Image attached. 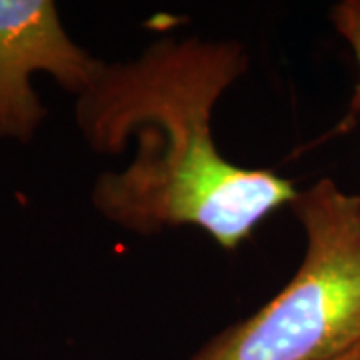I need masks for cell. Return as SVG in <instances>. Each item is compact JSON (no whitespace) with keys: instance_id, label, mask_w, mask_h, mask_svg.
I'll use <instances>...</instances> for the list:
<instances>
[{"instance_id":"6da1fadb","label":"cell","mask_w":360,"mask_h":360,"mask_svg":"<svg viewBox=\"0 0 360 360\" xmlns=\"http://www.w3.org/2000/svg\"><path fill=\"white\" fill-rule=\"evenodd\" d=\"M248 70L238 40L160 39L129 63H104L77 98V124L96 155L136 153L120 172L101 174L92 206L124 231L153 236L196 226L224 250L246 243L298 191L266 168L238 167L214 144L220 96Z\"/></svg>"},{"instance_id":"7a4b0ae2","label":"cell","mask_w":360,"mask_h":360,"mask_svg":"<svg viewBox=\"0 0 360 360\" xmlns=\"http://www.w3.org/2000/svg\"><path fill=\"white\" fill-rule=\"evenodd\" d=\"M290 208L307 236L295 276L188 360H335L360 345V194L321 179Z\"/></svg>"},{"instance_id":"3957f363","label":"cell","mask_w":360,"mask_h":360,"mask_svg":"<svg viewBox=\"0 0 360 360\" xmlns=\"http://www.w3.org/2000/svg\"><path fill=\"white\" fill-rule=\"evenodd\" d=\"M103 68L104 60L68 37L54 2L0 0V139L32 141L46 118L32 89L37 72L78 98Z\"/></svg>"},{"instance_id":"277c9868","label":"cell","mask_w":360,"mask_h":360,"mask_svg":"<svg viewBox=\"0 0 360 360\" xmlns=\"http://www.w3.org/2000/svg\"><path fill=\"white\" fill-rule=\"evenodd\" d=\"M330 22L335 26V30L347 40L348 46L354 52L356 65H359L360 75V0H342L336 2L330 8ZM354 104L360 110V82L356 90V98Z\"/></svg>"},{"instance_id":"5b68a950","label":"cell","mask_w":360,"mask_h":360,"mask_svg":"<svg viewBox=\"0 0 360 360\" xmlns=\"http://www.w3.org/2000/svg\"><path fill=\"white\" fill-rule=\"evenodd\" d=\"M335 360H360V345H356L352 350H348L345 354H340V356Z\"/></svg>"}]
</instances>
